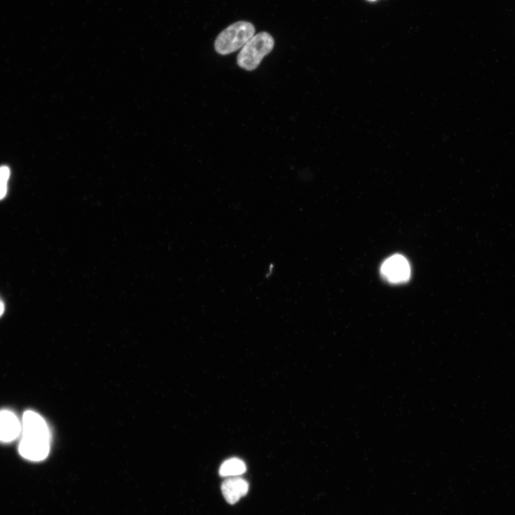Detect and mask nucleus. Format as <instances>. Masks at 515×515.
Listing matches in <instances>:
<instances>
[{
    "label": "nucleus",
    "instance_id": "8",
    "mask_svg": "<svg viewBox=\"0 0 515 515\" xmlns=\"http://www.w3.org/2000/svg\"><path fill=\"white\" fill-rule=\"evenodd\" d=\"M10 176V168L8 166L0 167V201L3 200L7 195Z\"/></svg>",
    "mask_w": 515,
    "mask_h": 515
},
{
    "label": "nucleus",
    "instance_id": "4",
    "mask_svg": "<svg viewBox=\"0 0 515 515\" xmlns=\"http://www.w3.org/2000/svg\"><path fill=\"white\" fill-rule=\"evenodd\" d=\"M381 274L390 283H404L410 278V265L404 256L394 255L387 259L381 265Z\"/></svg>",
    "mask_w": 515,
    "mask_h": 515
},
{
    "label": "nucleus",
    "instance_id": "7",
    "mask_svg": "<svg viewBox=\"0 0 515 515\" xmlns=\"http://www.w3.org/2000/svg\"><path fill=\"white\" fill-rule=\"evenodd\" d=\"M246 471L245 463L238 458L225 461L220 467L219 474L223 478H234L243 474Z\"/></svg>",
    "mask_w": 515,
    "mask_h": 515
},
{
    "label": "nucleus",
    "instance_id": "9",
    "mask_svg": "<svg viewBox=\"0 0 515 515\" xmlns=\"http://www.w3.org/2000/svg\"><path fill=\"white\" fill-rule=\"evenodd\" d=\"M5 304L4 302L0 299V317L3 316L5 312Z\"/></svg>",
    "mask_w": 515,
    "mask_h": 515
},
{
    "label": "nucleus",
    "instance_id": "1",
    "mask_svg": "<svg viewBox=\"0 0 515 515\" xmlns=\"http://www.w3.org/2000/svg\"><path fill=\"white\" fill-rule=\"evenodd\" d=\"M22 433L19 452L26 459L39 462L50 450L51 434L45 419L37 412L26 411L22 418Z\"/></svg>",
    "mask_w": 515,
    "mask_h": 515
},
{
    "label": "nucleus",
    "instance_id": "2",
    "mask_svg": "<svg viewBox=\"0 0 515 515\" xmlns=\"http://www.w3.org/2000/svg\"><path fill=\"white\" fill-rule=\"evenodd\" d=\"M274 37L268 32H262L254 35L241 49L237 57V64L243 70L252 71L261 64L263 57L274 49Z\"/></svg>",
    "mask_w": 515,
    "mask_h": 515
},
{
    "label": "nucleus",
    "instance_id": "3",
    "mask_svg": "<svg viewBox=\"0 0 515 515\" xmlns=\"http://www.w3.org/2000/svg\"><path fill=\"white\" fill-rule=\"evenodd\" d=\"M255 32V27L251 23L240 21L234 23L217 37L214 45L215 50L221 55L233 53L249 42Z\"/></svg>",
    "mask_w": 515,
    "mask_h": 515
},
{
    "label": "nucleus",
    "instance_id": "5",
    "mask_svg": "<svg viewBox=\"0 0 515 515\" xmlns=\"http://www.w3.org/2000/svg\"><path fill=\"white\" fill-rule=\"evenodd\" d=\"M22 422L10 410L0 411V443H10L21 436Z\"/></svg>",
    "mask_w": 515,
    "mask_h": 515
},
{
    "label": "nucleus",
    "instance_id": "6",
    "mask_svg": "<svg viewBox=\"0 0 515 515\" xmlns=\"http://www.w3.org/2000/svg\"><path fill=\"white\" fill-rule=\"evenodd\" d=\"M250 485L245 480L234 476L228 478L222 484L221 490L224 498L229 504H236L249 492Z\"/></svg>",
    "mask_w": 515,
    "mask_h": 515
},
{
    "label": "nucleus",
    "instance_id": "10",
    "mask_svg": "<svg viewBox=\"0 0 515 515\" xmlns=\"http://www.w3.org/2000/svg\"><path fill=\"white\" fill-rule=\"evenodd\" d=\"M370 1H375V0H370Z\"/></svg>",
    "mask_w": 515,
    "mask_h": 515
}]
</instances>
